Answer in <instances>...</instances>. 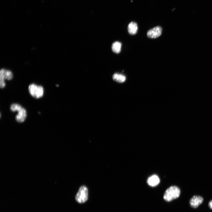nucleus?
Instances as JSON below:
<instances>
[{
  "mask_svg": "<svg viewBox=\"0 0 212 212\" xmlns=\"http://www.w3.org/2000/svg\"><path fill=\"white\" fill-rule=\"evenodd\" d=\"M180 193L179 188L175 186H172L167 189L164 194V198L166 202H171L179 197Z\"/></svg>",
  "mask_w": 212,
  "mask_h": 212,
  "instance_id": "obj_1",
  "label": "nucleus"
},
{
  "mask_svg": "<svg viewBox=\"0 0 212 212\" xmlns=\"http://www.w3.org/2000/svg\"><path fill=\"white\" fill-rule=\"evenodd\" d=\"M88 190L87 187L82 186L80 188L75 197L76 201L80 203L85 202L88 199Z\"/></svg>",
  "mask_w": 212,
  "mask_h": 212,
  "instance_id": "obj_2",
  "label": "nucleus"
},
{
  "mask_svg": "<svg viewBox=\"0 0 212 212\" xmlns=\"http://www.w3.org/2000/svg\"><path fill=\"white\" fill-rule=\"evenodd\" d=\"M28 88L30 95L33 97L39 98L43 96L44 89L42 87L32 84L29 86Z\"/></svg>",
  "mask_w": 212,
  "mask_h": 212,
  "instance_id": "obj_3",
  "label": "nucleus"
},
{
  "mask_svg": "<svg viewBox=\"0 0 212 212\" xmlns=\"http://www.w3.org/2000/svg\"><path fill=\"white\" fill-rule=\"evenodd\" d=\"M13 75L11 72L2 69L0 72V87L1 88H4L5 83L4 81L5 79L10 80L13 79Z\"/></svg>",
  "mask_w": 212,
  "mask_h": 212,
  "instance_id": "obj_4",
  "label": "nucleus"
},
{
  "mask_svg": "<svg viewBox=\"0 0 212 212\" xmlns=\"http://www.w3.org/2000/svg\"><path fill=\"white\" fill-rule=\"evenodd\" d=\"M162 29L159 26L156 27L148 31L147 36L150 38H155L160 37L162 34Z\"/></svg>",
  "mask_w": 212,
  "mask_h": 212,
  "instance_id": "obj_5",
  "label": "nucleus"
},
{
  "mask_svg": "<svg viewBox=\"0 0 212 212\" xmlns=\"http://www.w3.org/2000/svg\"><path fill=\"white\" fill-rule=\"evenodd\" d=\"M203 199L201 197L195 196L190 201L189 204L191 207L196 208L203 203Z\"/></svg>",
  "mask_w": 212,
  "mask_h": 212,
  "instance_id": "obj_6",
  "label": "nucleus"
},
{
  "mask_svg": "<svg viewBox=\"0 0 212 212\" xmlns=\"http://www.w3.org/2000/svg\"><path fill=\"white\" fill-rule=\"evenodd\" d=\"M18 114L15 117L16 120L19 122H24L27 117V113L26 109L24 108L18 111Z\"/></svg>",
  "mask_w": 212,
  "mask_h": 212,
  "instance_id": "obj_7",
  "label": "nucleus"
},
{
  "mask_svg": "<svg viewBox=\"0 0 212 212\" xmlns=\"http://www.w3.org/2000/svg\"><path fill=\"white\" fill-rule=\"evenodd\" d=\"M138 26L137 23L135 22H132L129 24L128 30L129 34L134 35L136 34L137 32Z\"/></svg>",
  "mask_w": 212,
  "mask_h": 212,
  "instance_id": "obj_8",
  "label": "nucleus"
},
{
  "mask_svg": "<svg viewBox=\"0 0 212 212\" xmlns=\"http://www.w3.org/2000/svg\"><path fill=\"white\" fill-rule=\"evenodd\" d=\"M160 182V180L157 175H153L149 177L147 180V183L150 186H154L157 185Z\"/></svg>",
  "mask_w": 212,
  "mask_h": 212,
  "instance_id": "obj_9",
  "label": "nucleus"
},
{
  "mask_svg": "<svg viewBox=\"0 0 212 212\" xmlns=\"http://www.w3.org/2000/svg\"><path fill=\"white\" fill-rule=\"evenodd\" d=\"M113 79L114 81L122 83L126 81V77L123 75L115 73L113 75Z\"/></svg>",
  "mask_w": 212,
  "mask_h": 212,
  "instance_id": "obj_10",
  "label": "nucleus"
},
{
  "mask_svg": "<svg viewBox=\"0 0 212 212\" xmlns=\"http://www.w3.org/2000/svg\"><path fill=\"white\" fill-rule=\"evenodd\" d=\"M121 43L118 42H116L113 43L112 46L113 51L116 53H119L121 50Z\"/></svg>",
  "mask_w": 212,
  "mask_h": 212,
  "instance_id": "obj_11",
  "label": "nucleus"
},
{
  "mask_svg": "<svg viewBox=\"0 0 212 212\" xmlns=\"http://www.w3.org/2000/svg\"><path fill=\"white\" fill-rule=\"evenodd\" d=\"M23 107L20 105L17 104H13L11 105L10 106V109L13 112L16 111H18L21 110Z\"/></svg>",
  "mask_w": 212,
  "mask_h": 212,
  "instance_id": "obj_12",
  "label": "nucleus"
},
{
  "mask_svg": "<svg viewBox=\"0 0 212 212\" xmlns=\"http://www.w3.org/2000/svg\"><path fill=\"white\" fill-rule=\"evenodd\" d=\"M208 205L209 208L210 209H212V200L209 203Z\"/></svg>",
  "mask_w": 212,
  "mask_h": 212,
  "instance_id": "obj_13",
  "label": "nucleus"
}]
</instances>
